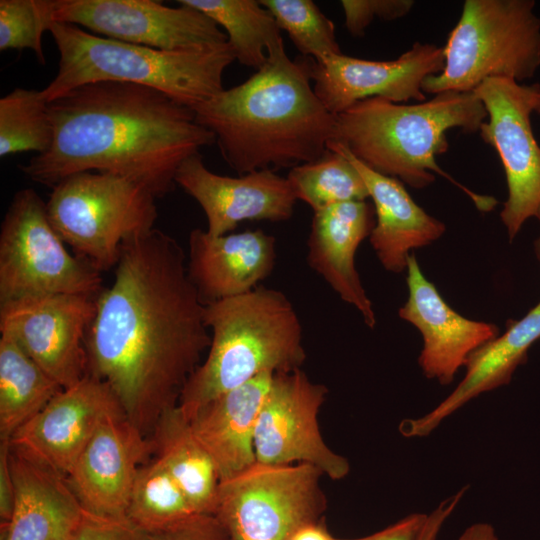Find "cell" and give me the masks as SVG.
I'll list each match as a JSON object with an SVG mask.
<instances>
[{
	"instance_id": "f546056e",
	"label": "cell",
	"mask_w": 540,
	"mask_h": 540,
	"mask_svg": "<svg viewBox=\"0 0 540 540\" xmlns=\"http://www.w3.org/2000/svg\"><path fill=\"white\" fill-rule=\"evenodd\" d=\"M195 513L162 462L152 456L139 468L127 519L142 531H156Z\"/></svg>"
},
{
	"instance_id": "8992f818",
	"label": "cell",
	"mask_w": 540,
	"mask_h": 540,
	"mask_svg": "<svg viewBox=\"0 0 540 540\" xmlns=\"http://www.w3.org/2000/svg\"><path fill=\"white\" fill-rule=\"evenodd\" d=\"M59 53L53 80L42 90L51 102L85 84L116 81L159 90L193 108L224 90L223 74L236 60L228 42L201 50L165 51L53 22Z\"/></svg>"
},
{
	"instance_id": "d6986e66",
	"label": "cell",
	"mask_w": 540,
	"mask_h": 540,
	"mask_svg": "<svg viewBox=\"0 0 540 540\" xmlns=\"http://www.w3.org/2000/svg\"><path fill=\"white\" fill-rule=\"evenodd\" d=\"M406 271L408 299L399 308V317L422 335L418 361L424 375L448 385L476 349L499 335V328L453 310L422 273L414 254L408 258Z\"/></svg>"
},
{
	"instance_id": "4316f807",
	"label": "cell",
	"mask_w": 540,
	"mask_h": 540,
	"mask_svg": "<svg viewBox=\"0 0 540 540\" xmlns=\"http://www.w3.org/2000/svg\"><path fill=\"white\" fill-rule=\"evenodd\" d=\"M62 389L13 337L1 333L0 440H10Z\"/></svg>"
},
{
	"instance_id": "277c9868",
	"label": "cell",
	"mask_w": 540,
	"mask_h": 540,
	"mask_svg": "<svg viewBox=\"0 0 540 540\" xmlns=\"http://www.w3.org/2000/svg\"><path fill=\"white\" fill-rule=\"evenodd\" d=\"M486 109L474 92H442L414 105L379 97L358 101L336 115L335 142L372 170L422 189L439 174L458 186L482 212L497 201L466 188L443 171L436 156L448 150L446 133L479 132Z\"/></svg>"
},
{
	"instance_id": "d590c367",
	"label": "cell",
	"mask_w": 540,
	"mask_h": 540,
	"mask_svg": "<svg viewBox=\"0 0 540 540\" xmlns=\"http://www.w3.org/2000/svg\"><path fill=\"white\" fill-rule=\"evenodd\" d=\"M68 540H146L144 531L127 518H108L84 512Z\"/></svg>"
},
{
	"instance_id": "7c38bea8",
	"label": "cell",
	"mask_w": 540,
	"mask_h": 540,
	"mask_svg": "<svg viewBox=\"0 0 540 540\" xmlns=\"http://www.w3.org/2000/svg\"><path fill=\"white\" fill-rule=\"evenodd\" d=\"M52 21L165 51L201 50L228 42L203 12L153 0H52Z\"/></svg>"
},
{
	"instance_id": "f35d334b",
	"label": "cell",
	"mask_w": 540,
	"mask_h": 540,
	"mask_svg": "<svg viewBox=\"0 0 540 540\" xmlns=\"http://www.w3.org/2000/svg\"><path fill=\"white\" fill-rule=\"evenodd\" d=\"M467 490L468 486L462 487L455 494L440 502L433 511L427 514L417 540H437L444 523L455 511Z\"/></svg>"
},
{
	"instance_id": "836d02e7",
	"label": "cell",
	"mask_w": 540,
	"mask_h": 540,
	"mask_svg": "<svg viewBox=\"0 0 540 540\" xmlns=\"http://www.w3.org/2000/svg\"><path fill=\"white\" fill-rule=\"evenodd\" d=\"M345 25L348 32L361 37L374 18L395 20L408 14L412 0H342Z\"/></svg>"
},
{
	"instance_id": "8fae6325",
	"label": "cell",
	"mask_w": 540,
	"mask_h": 540,
	"mask_svg": "<svg viewBox=\"0 0 540 540\" xmlns=\"http://www.w3.org/2000/svg\"><path fill=\"white\" fill-rule=\"evenodd\" d=\"M539 91L538 83L496 77L473 91L487 112L480 136L496 150L506 175L508 198L500 217L510 240L540 209V146L531 127Z\"/></svg>"
},
{
	"instance_id": "ac0fdd59",
	"label": "cell",
	"mask_w": 540,
	"mask_h": 540,
	"mask_svg": "<svg viewBox=\"0 0 540 540\" xmlns=\"http://www.w3.org/2000/svg\"><path fill=\"white\" fill-rule=\"evenodd\" d=\"M119 412L124 411L111 388L87 374L58 392L10 443L67 476L101 422Z\"/></svg>"
},
{
	"instance_id": "7402d4cb",
	"label": "cell",
	"mask_w": 540,
	"mask_h": 540,
	"mask_svg": "<svg viewBox=\"0 0 540 540\" xmlns=\"http://www.w3.org/2000/svg\"><path fill=\"white\" fill-rule=\"evenodd\" d=\"M15 499L1 540H68L85 510L65 475L11 445Z\"/></svg>"
},
{
	"instance_id": "2e32d148",
	"label": "cell",
	"mask_w": 540,
	"mask_h": 540,
	"mask_svg": "<svg viewBox=\"0 0 540 540\" xmlns=\"http://www.w3.org/2000/svg\"><path fill=\"white\" fill-rule=\"evenodd\" d=\"M153 454V442L125 415L107 416L66 476L83 509L108 518H127L140 466Z\"/></svg>"
},
{
	"instance_id": "5b68a950",
	"label": "cell",
	"mask_w": 540,
	"mask_h": 540,
	"mask_svg": "<svg viewBox=\"0 0 540 540\" xmlns=\"http://www.w3.org/2000/svg\"><path fill=\"white\" fill-rule=\"evenodd\" d=\"M204 322L211 344L178 402L187 419L215 397L263 372H289L306 360L300 319L279 290L257 286L205 304Z\"/></svg>"
},
{
	"instance_id": "b9f144b4",
	"label": "cell",
	"mask_w": 540,
	"mask_h": 540,
	"mask_svg": "<svg viewBox=\"0 0 540 540\" xmlns=\"http://www.w3.org/2000/svg\"><path fill=\"white\" fill-rule=\"evenodd\" d=\"M536 217L538 218V220L540 222V209H539ZM535 252H536L537 258L540 261V237L535 241Z\"/></svg>"
},
{
	"instance_id": "ba28073f",
	"label": "cell",
	"mask_w": 540,
	"mask_h": 540,
	"mask_svg": "<svg viewBox=\"0 0 540 540\" xmlns=\"http://www.w3.org/2000/svg\"><path fill=\"white\" fill-rule=\"evenodd\" d=\"M156 199L130 179L88 171L56 184L46 207L64 243L103 272L116 267L127 239L154 229Z\"/></svg>"
},
{
	"instance_id": "5bb4252c",
	"label": "cell",
	"mask_w": 540,
	"mask_h": 540,
	"mask_svg": "<svg viewBox=\"0 0 540 540\" xmlns=\"http://www.w3.org/2000/svg\"><path fill=\"white\" fill-rule=\"evenodd\" d=\"M97 297L56 294L0 304V333L13 337L63 389L71 387L87 375L85 338Z\"/></svg>"
},
{
	"instance_id": "44dd1931",
	"label": "cell",
	"mask_w": 540,
	"mask_h": 540,
	"mask_svg": "<svg viewBox=\"0 0 540 540\" xmlns=\"http://www.w3.org/2000/svg\"><path fill=\"white\" fill-rule=\"evenodd\" d=\"M375 221L374 206L366 200L337 203L314 212L307 241L308 265L360 312L370 328L376 316L356 270L355 253Z\"/></svg>"
},
{
	"instance_id": "9c48e42d",
	"label": "cell",
	"mask_w": 540,
	"mask_h": 540,
	"mask_svg": "<svg viewBox=\"0 0 540 540\" xmlns=\"http://www.w3.org/2000/svg\"><path fill=\"white\" fill-rule=\"evenodd\" d=\"M102 290L101 272L67 250L39 194L16 192L0 230V304L56 294L97 297Z\"/></svg>"
},
{
	"instance_id": "4dcf8cb0",
	"label": "cell",
	"mask_w": 540,
	"mask_h": 540,
	"mask_svg": "<svg viewBox=\"0 0 540 540\" xmlns=\"http://www.w3.org/2000/svg\"><path fill=\"white\" fill-rule=\"evenodd\" d=\"M42 90L15 88L0 99V156L42 154L52 145L54 126Z\"/></svg>"
},
{
	"instance_id": "603a6c76",
	"label": "cell",
	"mask_w": 540,
	"mask_h": 540,
	"mask_svg": "<svg viewBox=\"0 0 540 540\" xmlns=\"http://www.w3.org/2000/svg\"><path fill=\"white\" fill-rule=\"evenodd\" d=\"M328 148L344 154L367 186L376 218L369 239L380 263L387 271L403 272L410 252L439 239L444 223L416 204L399 180L367 167L338 142L331 141Z\"/></svg>"
},
{
	"instance_id": "74e56055",
	"label": "cell",
	"mask_w": 540,
	"mask_h": 540,
	"mask_svg": "<svg viewBox=\"0 0 540 540\" xmlns=\"http://www.w3.org/2000/svg\"><path fill=\"white\" fill-rule=\"evenodd\" d=\"M426 517L427 514L424 513H412L371 535L351 539L334 538V540H417Z\"/></svg>"
},
{
	"instance_id": "8d00e7d4",
	"label": "cell",
	"mask_w": 540,
	"mask_h": 540,
	"mask_svg": "<svg viewBox=\"0 0 540 540\" xmlns=\"http://www.w3.org/2000/svg\"><path fill=\"white\" fill-rule=\"evenodd\" d=\"M15 499L14 479L10 465V440H0V526L12 516Z\"/></svg>"
},
{
	"instance_id": "d4e9b609",
	"label": "cell",
	"mask_w": 540,
	"mask_h": 540,
	"mask_svg": "<svg viewBox=\"0 0 540 540\" xmlns=\"http://www.w3.org/2000/svg\"><path fill=\"white\" fill-rule=\"evenodd\" d=\"M274 373L263 372L215 397L188 420L196 439L212 457L220 481L256 463L254 433Z\"/></svg>"
},
{
	"instance_id": "60d3db41",
	"label": "cell",
	"mask_w": 540,
	"mask_h": 540,
	"mask_svg": "<svg viewBox=\"0 0 540 540\" xmlns=\"http://www.w3.org/2000/svg\"><path fill=\"white\" fill-rule=\"evenodd\" d=\"M458 540H498V538L492 525L481 522L466 528Z\"/></svg>"
},
{
	"instance_id": "484cf974",
	"label": "cell",
	"mask_w": 540,
	"mask_h": 540,
	"mask_svg": "<svg viewBox=\"0 0 540 540\" xmlns=\"http://www.w3.org/2000/svg\"><path fill=\"white\" fill-rule=\"evenodd\" d=\"M150 438L153 455L181 488L193 511L214 515L219 473L178 405L163 413Z\"/></svg>"
},
{
	"instance_id": "52a82bcc",
	"label": "cell",
	"mask_w": 540,
	"mask_h": 540,
	"mask_svg": "<svg viewBox=\"0 0 540 540\" xmlns=\"http://www.w3.org/2000/svg\"><path fill=\"white\" fill-rule=\"evenodd\" d=\"M534 7L533 0H466L444 47V68L424 80L423 92H473L488 78L533 77L540 67Z\"/></svg>"
},
{
	"instance_id": "83f0119b",
	"label": "cell",
	"mask_w": 540,
	"mask_h": 540,
	"mask_svg": "<svg viewBox=\"0 0 540 540\" xmlns=\"http://www.w3.org/2000/svg\"><path fill=\"white\" fill-rule=\"evenodd\" d=\"M224 29L236 60L258 70L269 53L283 43L281 29L260 0H179Z\"/></svg>"
},
{
	"instance_id": "ffe728a7",
	"label": "cell",
	"mask_w": 540,
	"mask_h": 540,
	"mask_svg": "<svg viewBox=\"0 0 540 540\" xmlns=\"http://www.w3.org/2000/svg\"><path fill=\"white\" fill-rule=\"evenodd\" d=\"M188 242V276L204 304L253 290L275 265V238L260 229L212 236L195 228Z\"/></svg>"
},
{
	"instance_id": "9a60e30c",
	"label": "cell",
	"mask_w": 540,
	"mask_h": 540,
	"mask_svg": "<svg viewBox=\"0 0 540 540\" xmlns=\"http://www.w3.org/2000/svg\"><path fill=\"white\" fill-rule=\"evenodd\" d=\"M444 47L416 42L395 60L371 61L344 54L311 59L313 88L329 112L341 113L354 103L379 97L393 103L424 102V80L442 72Z\"/></svg>"
},
{
	"instance_id": "e575fe53",
	"label": "cell",
	"mask_w": 540,
	"mask_h": 540,
	"mask_svg": "<svg viewBox=\"0 0 540 540\" xmlns=\"http://www.w3.org/2000/svg\"><path fill=\"white\" fill-rule=\"evenodd\" d=\"M146 540H230L212 514H193L179 522L156 531H144Z\"/></svg>"
},
{
	"instance_id": "ab89813d",
	"label": "cell",
	"mask_w": 540,
	"mask_h": 540,
	"mask_svg": "<svg viewBox=\"0 0 540 540\" xmlns=\"http://www.w3.org/2000/svg\"><path fill=\"white\" fill-rule=\"evenodd\" d=\"M334 538L328 531L323 519L302 527L290 540H334Z\"/></svg>"
},
{
	"instance_id": "7bdbcfd3",
	"label": "cell",
	"mask_w": 540,
	"mask_h": 540,
	"mask_svg": "<svg viewBox=\"0 0 540 540\" xmlns=\"http://www.w3.org/2000/svg\"><path fill=\"white\" fill-rule=\"evenodd\" d=\"M536 112H538L540 114V91H539V94H538V98H537V103H536V109H535Z\"/></svg>"
},
{
	"instance_id": "3957f363",
	"label": "cell",
	"mask_w": 540,
	"mask_h": 540,
	"mask_svg": "<svg viewBox=\"0 0 540 540\" xmlns=\"http://www.w3.org/2000/svg\"><path fill=\"white\" fill-rule=\"evenodd\" d=\"M310 66L311 58L290 59L282 43L246 81L192 108L239 176L292 169L327 151L336 115L316 95Z\"/></svg>"
},
{
	"instance_id": "30bf717a",
	"label": "cell",
	"mask_w": 540,
	"mask_h": 540,
	"mask_svg": "<svg viewBox=\"0 0 540 540\" xmlns=\"http://www.w3.org/2000/svg\"><path fill=\"white\" fill-rule=\"evenodd\" d=\"M324 474L307 463H254L220 481L214 515L230 540H290L302 527L323 520Z\"/></svg>"
},
{
	"instance_id": "cb8c5ba5",
	"label": "cell",
	"mask_w": 540,
	"mask_h": 540,
	"mask_svg": "<svg viewBox=\"0 0 540 540\" xmlns=\"http://www.w3.org/2000/svg\"><path fill=\"white\" fill-rule=\"evenodd\" d=\"M540 339V302L522 319L510 320L502 335L476 349L468 358L466 373L455 389L423 416L401 424L406 437H424L466 403L511 381L515 369L526 362L531 345Z\"/></svg>"
},
{
	"instance_id": "7a4b0ae2",
	"label": "cell",
	"mask_w": 540,
	"mask_h": 540,
	"mask_svg": "<svg viewBox=\"0 0 540 540\" xmlns=\"http://www.w3.org/2000/svg\"><path fill=\"white\" fill-rule=\"evenodd\" d=\"M48 108L53 143L19 168L51 188L70 175L95 171L130 179L161 198L177 185L180 165L215 142L192 108L134 83L85 84Z\"/></svg>"
},
{
	"instance_id": "f1b7e54d",
	"label": "cell",
	"mask_w": 540,
	"mask_h": 540,
	"mask_svg": "<svg viewBox=\"0 0 540 540\" xmlns=\"http://www.w3.org/2000/svg\"><path fill=\"white\" fill-rule=\"evenodd\" d=\"M287 179L297 198L314 212L348 201L369 198L367 186L350 160L328 148L318 160L293 167Z\"/></svg>"
},
{
	"instance_id": "4fadbf2b",
	"label": "cell",
	"mask_w": 540,
	"mask_h": 540,
	"mask_svg": "<svg viewBox=\"0 0 540 540\" xmlns=\"http://www.w3.org/2000/svg\"><path fill=\"white\" fill-rule=\"evenodd\" d=\"M327 393L325 385L312 382L301 368L274 374L256 422V462L307 463L332 480L345 478L348 460L327 446L319 429Z\"/></svg>"
},
{
	"instance_id": "6da1fadb",
	"label": "cell",
	"mask_w": 540,
	"mask_h": 540,
	"mask_svg": "<svg viewBox=\"0 0 540 540\" xmlns=\"http://www.w3.org/2000/svg\"><path fill=\"white\" fill-rule=\"evenodd\" d=\"M204 306L173 237L154 228L123 243L86 334L87 374L111 388L149 438L209 349Z\"/></svg>"
},
{
	"instance_id": "e0dca14e",
	"label": "cell",
	"mask_w": 540,
	"mask_h": 540,
	"mask_svg": "<svg viewBox=\"0 0 540 540\" xmlns=\"http://www.w3.org/2000/svg\"><path fill=\"white\" fill-rule=\"evenodd\" d=\"M176 184L194 198L207 218L206 231L222 236L243 221L281 222L294 213L297 198L286 178L272 170L229 177L210 171L200 152L179 167Z\"/></svg>"
},
{
	"instance_id": "1f68e13d",
	"label": "cell",
	"mask_w": 540,
	"mask_h": 540,
	"mask_svg": "<svg viewBox=\"0 0 540 540\" xmlns=\"http://www.w3.org/2000/svg\"><path fill=\"white\" fill-rule=\"evenodd\" d=\"M303 57L317 62L343 54L335 25L311 0H260Z\"/></svg>"
},
{
	"instance_id": "d6a6232c",
	"label": "cell",
	"mask_w": 540,
	"mask_h": 540,
	"mask_svg": "<svg viewBox=\"0 0 540 540\" xmlns=\"http://www.w3.org/2000/svg\"><path fill=\"white\" fill-rule=\"evenodd\" d=\"M52 23V0H0V50L30 49L45 65L42 37Z\"/></svg>"
}]
</instances>
